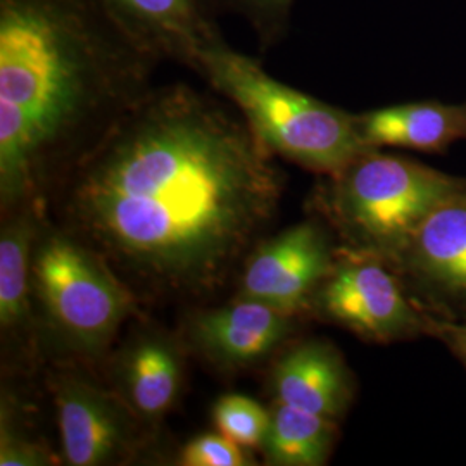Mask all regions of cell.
<instances>
[{
	"mask_svg": "<svg viewBox=\"0 0 466 466\" xmlns=\"http://www.w3.org/2000/svg\"><path fill=\"white\" fill-rule=\"evenodd\" d=\"M44 208L26 204L2 213L0 227V348L2 377L30 380L44 370L38 346L32 249Z\"/></svg>",
	"mask_w": 466,
	"mask_h": 466,
	"instance_id": "7c38bea8",
	"label": "cell"
},
{
	"mask_svg": "<svg viewBox=\"0 0 466 466\" xmlns=\"http://www.w3.org/2000/svg\"><path fill=\"white\" fill-rule=\"evenodd\" d=\"M159 61L97 0H0V209L50 190L154 88Z\"/></svg>",
	"mask_w": 466,
	"mask_h": 466,
	"instance_id": "7a4b0ae2",
	"label": "cell"
},
{
	"mask_svg": "<svg viewBox=\"0 0 466 466\" xmlns=\"http://www.w3.org/2000/svg\"><path fill=\"white\" fill-rule=\"evenodd\" d=\"M215 13L228 11L244 17L258 38L261 52L282 42L296 0H208Z\"/></svg>",
	"mask_w": 466,
	"mask_h": 466,
	"instance_id": "d6986e66",
	"label": "cell"
},
{
	"mask_svg": "<svg viewBox=\"0 0 466 466\" xmlns=\"http://www.w3.org/2000/svg\"><path fill=\"white\" fill-rule=\"evenodd\" d=\"M300 321L263 302L233 298L215 308L194 306L180 333L188 352L202 363L235 375L271 361L296 339Z\"/></svg>",
	"mask_w": 466,
	"mask_h": 466,
	"instance_id": "9c48e42d",
	"label": "cell"
},
{
	"mask_svg": "<svg viewBox=\"0 0 466 466\" xmlns=\"http://www.w3.org/2000/svg\"><path fill=\"white\" fill-rule=\"evenodd\" d=\"M283 187L277 156L230 102L169 84L127 113L42 208L142 308L199 306L237 280Z\"/></svg>",
	"mask_w": 466,
	"mask_h": 466,
	"instance_id": "6da1fadb",
	"label": "cell"
},
{
	"mask_svg": "<svg viewBox=\"0 0 466 466\" xmlns=\"http://www.w3.org/2000/svg\"><path fill=\"white\" fill-rule=\"evenodd\" d=\"M44 373L65 465H132L149 456L159 431L138 417L96 368L47 365Z\"/></svg>",
	"mask_w": 466,
	"mask_h": 466,
	"instance_id": "8992f818",
	"label": "cell"
},
{
	"mask_svg": "<svg viewBox=\"0 0 466 466\" xmlns=\"http://www.w3.org/2000/svg\"><path fill=\"white\" fill-rule=\"evenodd\" d=\"M356 128L370 149L400 147L446 154L458 140H466V102H406L354 115Z\"/></svg>",
	"mask_w": 466,
	"mask_h": 466,
	"instance_id": "9a60e30c",
	"label": "cell"
},
{
	"mask_svg": "<svg viewBox=\"0 0 466 466\" xmlns=\"http://www.w3.org/2000/svg\"><path fill=\"white\" fill-rule=\"evenodd\" d=\"M213 425L244 450H261L271 413L258 400L242 394H225L213 406Z\"/></svg>",
	"mask_w": 466,
	"mask_h": 466,
	"instance_id": "ac0fdd59",
	"label": "cell"
},
{
	"mask_svg": "<svg viewBox=\"0 0 466 466\" xmlns=\"http://www.w3.org/2000/svg\"><path fill=\"white\" fill-rule=\"evenodd\" d=\"M315 196L342 248L390 263L418 225L448 200L465 196L466 178L380 149L363 150Z\"/></svg>",
	"mask_w": 466,
	"mask_h": 466,
	"instance_id": "5b68a950",
	"label": "cell"
},
{
	"mask_svg": "<svg viewBox=\"0 0 466 466\" xmlns=\"http://www.w3.org/2000/svg\"><path fill=\"white\" fill-rule=\"evenodd\" d=\"M188 348L182 333L140 315L102 363L104 380L138 417L159 431L184 392Z\"/></svg>",
	"mask_w": 466,
	"mask_h": 466,
	"instance_id": "8fae6325",
	"label": "cell"
},
{
	"mask_svg": "<svg viewBox=\"0 0 466 466\" xmlns=\"http://www.w3.org/2000/svg\"><path fill=\"white\" fill-rule=\"evenodd\" d=\"M107 15L159 61L194 69L200 50L221 36L208 0H97Z\"/></svg>",
	"mask_w": 466,
	"mask_h": 466,
	"instance_id": "5bb4252c",
	"label": "cell"
},
{
	"mask_svg": "<svg viewBox=\"0 0 466 466\" xmlns=\"http://www.w3.org/2000/svg\"><path fill=\"white\" fill-rule=\"evenodd\" d=\"M273 402L340 421L356 398V377L344 354L327 339H294L268 373Z\"/></svg>",
	"mask_w": 466,
	"mask_h": 466,
	"instance_id": "4fadbf2b",
	"label": "cell"
},
{
	"mask_svg": "<svg viewBox=\"0 0 466 466\" xmlns=\"http://www.w3.org/2000/svg\"><path fill=\"white\" fill-rule=\"evenodd\" d=\"M25 382L2 377L0 466L61 465V452L50 446L42 432L36 406L25 392Z\"/></svg>",
	"mask_w": 466,
	"mask_h": 466,
	"instance_id": "e0dca14e",
	"label": "cell"
},
{
	"mask_svg": "<svg viewBox=\"0 0 466 466\" xmlns=\"http://www.w3.org/2000/svg\"><path fill=\"white\" fill-rule=\"evenodd\" d=\"M267 437L261 446L269 466H323L329 463L339 441V423L273 402Z\"/></svg>",
	"mask_w": 466,
	"mask_h": 466,
	"instance_id": "2e32d148",
	"label": "cell"
},
{
	"mask_svg": "<svg viewBox=\"0 0 466 466\" xmlns=\"http://www.w3.org/2000/svg\"><path fill=\"white\" fill-rule=\"evenodd\" d=\"M38 346L47 365L102 367L140 304L99 254L42 213L32 249Z\"/></svg>",
	"mask_w": 466,
	"mask_h": 466,
	"instance_id": "3957f363",
	"label": "cell"
},
{
	"mask_svg": "<svg viewBox=\"0 0 466 466\" xmlns=\"http://www.w3.org/2000/svg\"><path fill=\"white\" fill-rule=\"evenodd\" d=\"M308 318L340 327L371 344L432 337L437 321L387 261L342 246L311 299Z\"/></svg>",
	"mask_w": 466,
	"mask_h": 466,
	"instance_id": "52a82bcc",
	"label": "cell"
},
{
	"mask_svg": "<svg viewBox=\"0 0 466 466\" xmlns=\"http://www.w3.org/2000/svg\"><path fill=\"white\" fill-rule=\"evenodd\" d=\"M340 242L315 213L256 244L237 275L235 296L309 319V304L337 259Z\"/></svg>",
	"mask_w": 466,
	"mask_h": 466,
	"instance_id": "ba28073f",
	"label": "cell"
},
{
	"mask_svg": "<svg viewBox=\"0 0 466 466\" xmlns=\"http://www.w3.org/2000/svg\"><path fill=\"white\" fill-rule=\"evenodd\" d=\"M182 466H252L256 465L250 451L235 444L223 433H200L190 439L178 452Z\"/></svg>",
	"mask_w": 466,
	"mask_h": 466,
	"instance_id": "ffe728a7",
	"label": "cell"
},
{
	"mask_svg": "<svg viewBox=\"0 0 466 466\" xmlns=\"http://www.w3.org/2000/svg\"><path fill=\"white\" fill-rule=\"evenodd\" d=\"M433 339L441 340L466 370V321H435Z\"/></svg>",
	"mask_w": 466,
	"mask_h": 466,
	"instance_id": "44dd1931",
	"label": "cell"
},
{
	"mask_svg": "<svg viewBox=\"0 0 466 466\" xmlns=\"http://www.w3.org/2000/svg\"><path fill=\"white\" fill-rule=\"evenodd\" d=\"M230 102L277 157L332 177L370 149L354 115L275 80L261 63L218 36L192 69Z\"/></svg>",
	"mask_w": 466,
	"mask_h": 466,
	"instance_id": "277c9868",
	"label": "cell"
},
{
	"mask_svg": "<svg viewBox=\"0 0 466 466\" xmlns=\"http://www.w3.org/2000/svg\"><path fill=\"white\" fill-rule=\"evenodd\" d=\"M441 321H466V194L425 218L389 263Z\"/></svg>",
	"mask_w": 466,
	"mask_h": 466,
	"instance_id": "30bf717a",
	"label": "cell"
}]
</instances>
